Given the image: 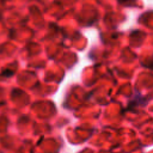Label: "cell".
Returning a JSON list of instances; mask_svg holds the SVG:
<instances>
[{"label":"cell","mask_w":153,"mask_h":153,"mask_svg":"<svg viewBox=\"0 0 153 153\" xmlns=\"http://www.w3.org/2000/svg\"><path fill=\"white\" fill-rule=\"evenodd\" d=\"M120 4H122V5H127V6H129V4H131L133 1H135V0H117Z\"/></svg>","instance_id":"obj_1"}]
</instances>
